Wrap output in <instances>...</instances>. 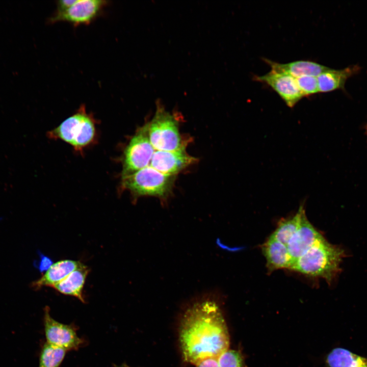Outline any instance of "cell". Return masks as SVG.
<instances>
[{
  "instance_id": "7",
  "label": "cell",
  "mask_w": 367,
  "mask_h": 367,
  "mask_svg": "<svg viewBox=\"0 0 367 367\" xmlns=\"http://www.w3.org/2000/svg\"><path fill=\"white\" fill-rule=\"evenodd\" d=\"M107 5L106 1L76 0L64 12L54 14L49 21L51 23L64 21L73 26L89 24L100 15Z\"/></svg>"
},
{
  "instance_id": "18",
  "label": "cell",
  "mask_w": 367,
  "mask_h": 367,
  "mask_svg": "<svg viewBox=\"0 0 367 367\" xmlns=\"http://www.w3.org/2000/svg\"><path fill=\"white\" fill-rule=\"evenodd\" d=\"M305 213L303 206L301 205L294 216L280 220L276 228L270 236L287 246L290 240L298 230L302 217Z\"/></svg>"
},
{
  "instance_id": "23",
  "label": "cell",
  "mask_w": 367,
  "mask_h": 367,
  "mask_svg": "<svg viewBox=\"0 0 367 367\" xmlns=\"http://www.w3.org/2000/svg\"><path fill=\"white\" fill-rule=\"evenodd\" d=\"M53 264V260L49 257L41 255L38 267L40 271L42 272L47 270Z\"/></svg>"
},
{
  "instance_id": "27",
  "label": "cell",
  "mask_w": 367,
  "mask_h": 367,
  "mask_svg": "<svg viewBox=\"0 0 367 367\" xmlns=\"http://www.w3.org/2000/svg\"><path fill=\"white\" fill-rule=\"evenodd\" d=\"M366 136H367V133H366Z\"/></svg>"
},
{
  "instance_id": "14",
  "label": "cell",
  "mask_w": 367,
  "mask_h": 367,
  "mask_svg": "<svg viewBox=\"0 0 367 367\" xmlns=\"http://www.w3.org/2000/svg\"><path fill=\"white\" fill-rule=\"evenodd\" d=\"M263 60L271 67V70L289 74L295 78L303 76L317 77L329 68L311 61L299 60L282 64L266 58Z\"/></svg>"
},
{
  "instance_id": "5",
  "label": "cell",
  "mask_w": 367,
  "mask_h": 367,
  "mask_svg": "<svg viewBox=\"0 0 367 367\" xmlns=\"http://www.w3.org/2000/svg\"><path fill=\"white\" fill-rule=\"evenodd\" d=\"M51 135L71 145L77 150L90 144L95 135L93 118L83 107L62 122L51 132Z\"/></svg>"
},
{
  "instance_id": "19",
  "label": "cell",
  "mask_w": 367,
  "mask_h": 367,
  "mask_svg": "<svg viewBox=\"0 0 367 367\" xmlns=\"http://www.w3.org/2000/svg\"><path fill=\"white\" fill-rule=\"evenodd\" d=\"M67 351L52 346L46 342L41 348L39 367H59L66 355Z\"/></svg>"
},
{
  "instance_id": "16",
  "label": "cell",
  "mask_w": 367,
  "mask_h": 367,
  "mask_svg": "<svg viewBox=\"0 0 367 367\" xmlns=\"http://www.w3.org/2000/svg\"><path fill=\"white\" fill-rule=\"evenodd\" d=\"M355 67L342 70L328 68L317 76L319 92H328L343 88L347 80L355 73Z\"/></svg>"
},
{
  "instance_id": "9",
  "label": "cell",
  "mask_w": 367,
  "mask_h": 367,
  "mask_svg": "<svg viewBox=\"0 0 367 367\" xmlns=\"http://www.w3.org/2000/svg\"><path fill=\"white\" fill-rule=\"evenodd\" d=\"M253 79L270 87L290 108L294 107L304 97L298 86L296 78L289 74L271 70L263 75L254 76Z\"/></svg>"
},
{
  "instance_id": "8",
  "label": "cell",
  "mask_w": 367,
  "mask_h": 367,
  "mask_svg": "<svg viewBox=\"0 0 367 367\" xmlns=\"http://www.w3.org/2000/svg\"><path fill=\"white\" fill-rule=\"evenodd\" d=\"M44 327L46 343L66 351L77 350L83 343L73 326L60 323L50 314L46 306L44 313Z\"/></svg>"
},
{
  "instance_id": "10",
  "label": "cell",
  "mask_w": 367,
  "mask_h": 367,
  "mask_svg": "<svg viewBox=\"0 0 367 367\" xmlns=\"http://www.w3.org/2000/svg\"><path fill=\"white\" fill-rule=\"evenodd\" d=\"M195 161V158L187 154L185 147L174 151H154L150 166L162 173L175 175Z\"/></svg>"
},
{
  "instance_id": "15",
  "label": "cell",
  "mask_w": 367,
  "mask_h": 367,
  "mask_svg": "<svg viewBox=\"0 0 367 367\" xmlns=\"http://www.w3.org/2000/svg\"><path fill=\"white\" fill-rule=\"evenodd\" d=\"M89 270L85 265L78 268L53 287L63 295L74 297L84 303L83 291Z\"/></svg>"
},
{
  "instance_id": "22",
  "label": "cell",
  "mask_w": 367,
  "mask_h": 367,
  "mask_svg": "<svg viewBox=\"0 0 367 367\" xmlns=\"http://www.w3.org/2000/svg\"><path fill=\"white\" fill-rule=\"evenodd\" d=\"M76 0H62L57 2V8L54 14L62 13L69 8Z\"/></svg>"
},
{
  "instance_id": "13",
  "label": "cell",
  "mask_w": 367,
  "mask_h": 367,
  "mask_svg": "<svg viewBox=\"0 0 367 367\" xmlns=\"http://www.w3.org/2000/svg\"><path fill=\"white\" fill-rule=\"evenodd\" d=\"M82 263L71 259L58 261L49 267L38 279L33 281L31 286L39 290L43 286L53 287L75 270L84 266Z\"/></svg>"
},
{
  "instance_id": "1",
  "label": "cell",
  "mask_w": 367,
  "mask_h": 367,
  "mask_svg": "<svg viewBox=\"0 0 367 367\" xmlns=\"http://www.w3.org/2000/svg\"><path fill=\"white\" fill-rule=\"evenodd\" d=\"M179 339L184 360L195 365L228 350L229 336L216 291L199 296L186 307Z\"/></svg>"
},
{
  "instance_id": "2",
  "label": "cell",
  "mask_w": 367,
  "mask_h": 367,
  "mask_svg": "<svg viewBox=\"0 0 367 367\" xmlns=\"http://www.w3.org/2000/svg\"><path fill=\"white\" fill-rule=\"evenodd\" d=\"M345 256L343 249L323 237L294 262L291 270L323 278L331 284L338 276L340 264Z\"/></svg>"
},
{
  "instance_id": "6",
  "label": "cell",
  "mask_w": 367,
  "mask_h": 367,
  "mask_svg": "<svg viewBox=\"0 0 367 367\" xmlns=\"http://www.w3.org/2000/svg\"><path fill=\"white\" fill-rule=\"evenodd\" d=\"M154 152L146 124L132 138L124 150L122 177L149 166Z\"/></svg>"
},
{
  "instance_id": "25",
  "label": "cell",
  "mask_w": 367,
  "mask_h": 367,
  "mask_svg": "<svg viewBox=\"0 0 367 367\" xmlns=\"http://www.w3.org/2000/svg\"><path fill=\"white\" fill-rule=\"evenodd\" d=\"M115 367H130L128 365H127L126 363H122L120 365H115Z\"/></svg>"
},
{
  "instance_id": "4",
  "label": "cell",
  "mask_w": 367,
  "mask_h": 367,
  "mask_svg": "<svg viewBox=\"0 0 367 367\" xmlns=\"http://www.w3.org/2000/svg\"><path fill=\"white\" fill-rule=\"evenodd\" d=\"M147 125L149 141L156 150L174 151L185 147L175 117L162 107L158 106Z\"/></svg>"
},
{
  "instance_id": "21",
  "label": "cell",
  "mask_w": 367,
  "mask_h": 367,
  "mask_svg": "<svg viewBox=\"0 0 367 367\" xmlns=\"http://www.w3.org/2000/svg\"><path fill=\"white\" fill-rule=\"evenodd\" d=\"M296 82L303 97L319 93L317 77L303 76L296 78Z\"/></svg>"
},
{
  "instance_id": "24",
  "label": "cell",
  "mask_w": 367,
  "mask_h": 367,
  "mask_svg": "<svg viewBox=\"0 0 367 367\" xmlns=\"http://www.w3.org/2000/svg\"><path fill=\"white\" fill-rule=\"evenodd\" d=\"M196 367H219L218 358L211 357L205 359L196 365Z\"/></svg>"
},
{
  "instance_id": "26",
  "label": "cell",
  "mask_w": 367,
  "mask_h": 367,
  "mask_svg": "<svg viewBox=\"0 0 367 367\" xmlns=\"http://www.w3.org/2000/svg\"><path fill=\"white\" fill-rule=\"evenodd\" d=\"M365 132L367 133V124L365 126Z\"/></svg>"
},
{
  "instance_id": "11",
  "label": "cell",
  "mask_w": 367,
  "mask_h": 367,
  "mask_svg": "<svg viewBox=\"0 0 367 367\" xmlns=\"http://www.w3.org/2000/svg\"><path fill=\"white\" fill-rule=\"evenodd\" d=\"M323 237L307 219L305 213L298 230L286 246L294 263Z\"/></svg>"
},
{
  "instance_id": "20",
  "label": "cell",
  "mask_w": 367,
  "mask_h": 367,
  "mask_svg": "<svg viewBox=\"0 0 367 367\" xmlns=\"http://www.w3.org/2000/svg\"><path fill=\"white\" fill-rule=\"evenodd\" d=\"M219 367H243V360L239 352L227 350L218 357Z\"/></svg>"
},
{
  "instance_id": "12",
  "label": "cell",
  "mask_w": 367,
  "mask_h": 367,
  "mask_svg": "<svg viewBox=\"0 0 367 367\" xmlns=\"http://www.w3.org/2000/svg\"><path fill=\"white\" fill-rule=\"evenodd\" d=\"M269 273L281 269H291L294 260L287 246L271 236L261 245Z\"/></svg>"
},
{
  "instance_id": "3",
  "label": "cell",
  "mask_w": 367,
  "mask_h": 367,
  "mask_svg": "<svg viewBox=\"0 0 367 367\" xmlns=\"http://www.w3.org/2000/svg\"><path fill=\"white\" fill-rule=\"evenodd\" d=\"M175 175L162 173L148 166L122 177V186L135 197H157L164 202L171 193Z\"/></svg>"
},
{
  "instance_id": "17",
  "label": "cell",
  "mask_w": 367,
  "mask_h": 367,
  "mask_svg": "<svg viewBox=\"0 0 367 367\" xmlns=\"http://www.w3.org/2000/svg\"><path fill=\"white\" fill-rule=\"evenodd\" d=\"M326 362L329 367H367V357L336 347L328 354Z\"/></svg>"
}]
</instances>
